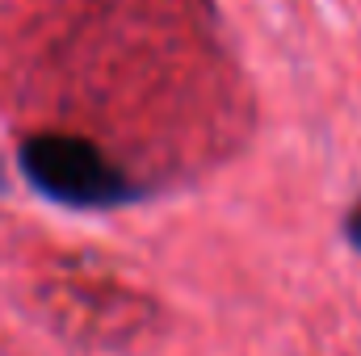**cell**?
I'll return each instance as SVG.
<instances>
[{"instance_id": "cell-2", "label": "cell", "mask_w": 361, "mask_h": 356, "mask_svg": "<svg viewBox=\"0 0 361 356\" xmlns=\"http://www.w3.org/2000/svg\"><path fill=\"white\" fill-rule=\"evenodd\" d=\"M349 239H353V243L361 248V205L353 210V214H349Z\"/></svg>"}, {"instance_id": "cell-1", "label": "cell", "mask_w": 361, "mask_h": 356, "mask_svg": "<svg viewBox=\"0 0 361 356\" xmlns=\"http://www.w3.org/2000/svg\"><path fill=\"white\" fill-rule=\"evenodd\" d=\"M21 172L25 180L72 210H109L135 197L130 177L80 134H34L21 143Z\"/></svg>"}]
</instances>
